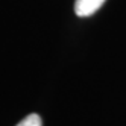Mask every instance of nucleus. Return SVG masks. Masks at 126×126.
<instances>
[{
    "instance_id": "nucleus-1",
    "label": "nucleus",
    "mask_w": 126,
    "mask_h": 126,
    "mask_svg": "<svg viewBox=\"0 0 126 126\" xmlns=\"http://www.w3.org/2000/svg\"><path fill=\"white\" fill-rule=\"evenodd\" d=\"M105 3V0H76L75 12L78 17H90L96 11H99Z\"/></svg>"
},
{
    "instance_id": "nucleus-2",
    "label": "nucleus",
    "mask_w": 126,
    "mask_h": 126,
    "mask_svg": "<svg viewBox=\"0 0 126 126\" xmlns=\"http://www.w3.org/2000/svg\"><path fill=\"white\" fill-rule=\"evenodd\" d=\"M17 126H43V122H41V117L38 114H29Z\"/></svg>"
}]
</instances>
